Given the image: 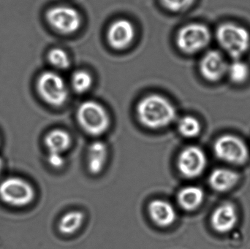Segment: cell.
Wrapping results in <instances>:
<instances>
[{
	"instance_id": "cell-24",
	"label": "cell",
	"mask_w": 250,
	"mask_h": 249,
	"mask_svg": "<svg viewBox=\"0 0 250 249\" xmlns=\"http://www.w3.org/2000/svg\"><path fill=\"white\" fill-rule=\"evenodd\" d=\"M47 161L48 165L55 169H60L64 165V156L61 153H48Z\"/></svg>"
},
{
	"instance_id": "cell-12",
	"label": "cell",
	"mask_w": 250,
	"mask_h": 249,
	"mask_svg": "<svg viewBox=\"0 0 250 249\" xmlns=\"http://www.w3.org/2000/svg\"><path fill=\"white\" fill-rule=\"evenodd\" d=\"M148 213L151 220L160 228L171 226L177 218L176 210L172 204L159 199L150 202Z\"/></svg>"
},
{
	"instance_id": "cell-23",
	"label": "cell",
	"mask_w": 250,
	"mask_h": 249,
	"mask_svg": "<svg viewBox=\"0 0 250 249\" xmlns=\"http://www.w3.org/2000/svg\"><path fill=\"white\" fill-rule=\"evenodd\" d=\"M195 0H160L163 7L171 12H181L188 10Z\"/></svg>"
},
{
	"instance_id": "cell-10",
	"label": "cell",
	"mask_w": 250,
	"mask_h": 249,
	"mask_svg": "<svg viewBox=\"0 0 250 249\" xmlns=\"http://www.w3.org/2000/svg\"><path fill=\"white\" fill-rule=\"evenodd\" d=\"M229 62L223 53L211 50L204 54L199 63L201 76L208 82H218L227 73Z\"/></svg>"
},
{
	"instance_id": "cell-9",
	"label": "cell",
	"mask_w": 250,
	"mask_h": 249,
	"mask_svg": "<svg viewBox=\"0 0 250 249\" xmlns=\"http://www.w3.org/2000/svg\"><path fill=\"white\" fill-rule=\"evenodd\" d=\"M207 159L202 149L197 146L185 148L177 160L179 172L183 176L194 178L202 174L207 167Z\"/></svg>"
},
{
	"instance_id": "cell-3",
	"label": "cell",
	"mask_w": 250,
	"mask_h": 249,
	"mask_svg": "<svg viewBox=\"0 0 250 249\" xmlns=\"http://www.w3.org/2000/svg\"><path fill=\"white\" fill-rule=\"evenodd\" d=\"M76 118L82 130L95 137L106 133L111 124V118L106 110L95 101L82 102L78 108Z\"/></svg>"
},
{
	"instance_id": "cell-1",
	"label": "cell",
	"mask_w": 250,
	"mask_h": 249,
	"mask_svg": "<svg viewBox=\"0 0 250 249\" xmlns=\"http://www.w3.org/2000/svg\"><path fill=\"white\" fill-rule=\"evenodd\" d=\"M139 122L150 130H160L171 124L176 118V110L169 99L152 94L143 97L136 107Z\"/></svg>"
},
{
	"instance_id": "cell-18",
	"label": "cell",
	"mask_w": 250,
	"mask_h": 249,
	"mask_svg": "<svg viewBox=\"0 0 250 249\" xmlns=\"http://www.w3.org/2000/svg\"><path fill=\"white\" fill-rule=\"evenodd\" d=\"M84 213L80 211H72L63 215L58 224L59 231L63 235H73L83 224Z\"/></svg>"
},
{
	"instance_id": "cell-20",
	"label": "cell",
	"mask_w": 250,
	"mask_h": 249,
	"mask_svg": "<svg viewBox=\"0 0 250 249\" xmlns=\"http://www.w3.org/2000/svg\"><path fill=\"white\" fill-rule=\"evenodd\" d=\"M93 84V77L86 70H78L71 77V85L73 90L78 94L87 92Z\"/></svg>"
},
{
	"instance_id": "cell-13",
	"label": "cell",
	"mask_w": 250,
	"mask_h": 249,
	"mask_svg": "<svg viewBox=\"0 0 250 249\" xmlns=\"http://www.w3.org/2000/svg\"><path fill=\"white\" fill-rule=\"evenodd\" d=\"M237 219L234 206L230 203H225L214 211L211 216V225L217 232L226 233L234 228Z\"/></svg>"
},
{
	"instance_id": "cell-16",
	"label": "cell",
	"mask_w": 250,
	"mask_h": 249,
	"mask_svg": "<svg viewBox=\"0 0 250 249\" xmlns=\"http://www.w3.org/2000/svg\"><path fill=\"white\" fill-rule=\"evenodd\" d=\"M239 177L234 171L225 168L214 170L209 176V184L211 188L220 192L229 191L233 188Z\"/></svg>"
},
{
	"instance_id": "cell-22",
	"label": "cell",
	"mask_w": 250,
	"mask_h": 249,
	"mask_svg": "<svg viewBox=\"0 0 250 249\" xmlns=\"http://www.w3.org/2000/svg\"><path fill=\"white\" fill-rule=\"evenodd\" d=\"M50 64L57 69L66 70L70 66V58L65 51L62 48H54L48 54Z\"/></svg>"
},
{
	"instance_id": "cell-15",
	"label": "cell",
	"mask_w": 250,
	"mask_h": 249,
	"mask_svg": "<svg viewBox=\"0 0 250 249\" xmlns=\"http://www.w3.org/2000/svg\"><path fill=\"white\" fill-rule=\"evenodd\" d=\"M44 144L48 153L62 154L70 149L72 138L70 134L62 129H55L47 133L44 137Z\"/></svg>"
},
{
	"instance_id": "cell-8",
	"label": "cell",
	"mask_w": 250,
	"mask_h": 249,
	"mask_svg": "<svg viewBox=\"0 0 250 249\" xmlns=\"http://www.w3.org/2000/svg\"><path fill=\"white\" fill-rule=\"evenodd\" d=\"M216 156L225 162L234 165L245 163L248 159V149L239 137L230 134L219 137L214 145Z\"/></svg>"
},
{
	"instance_id": "cell-19",
	"label": "cell",
	"mask_w": 250,
	"mask_h": 249,
	"mask_svg": "<svg viewBox=\"0 0 250 249\" xmlns=\"http://www.w3.org/2000/svg\"><path fill=\"white\" fill-rule=\"evenodd\" d=\"M226 76L235 84H243L248 81L250 76L249 64L242 58L233 59L229 63Z\"/></svg>"
},
{
	"instance_id": "cell-5",
	"label": "cell",
	"mask_w": 250,
	"mask_h": 249,
	"mask_svg": "<svg viewBox=\"0 0 250 249\" xmlns=\"http://www.w3.org/2000/svg\"><path fill=\"white\" fill-rule=\"evenodd\" d=\"M211 40L209 28L201 23L185 25L179 29L176 38L178 48L186 54H195L204 51Z\"/></svg>"
},
{
	"instance_id": "cell-14",
	"label": "cell",
	"mask_w": 250,
	"mask_h": 249,
	"mask_svg": "<svg viewBox=\"0 0 250 249\" xmlns=\"http://www.w3.org/2000/svg\"><path fill=\"white\" fill-rule=\"evenodd\" d=\"M108 148L102 141L91 143L87 152V167L92 175L102 172L108 159Z\"/></svg>"
},
{
	"instance_id": "cell-6",
	"label": "cell",
	"mask_w": 250,
	"mask_h": 249,
	"mask_svg": "<svg viewBox=\"0 0 250 249\" xmlns=\"http://www.w3.org/2000/svg\"><path fill=\"white\" fill-rule=\"evenodd\" d=\"M37 90L41 99L51 106H62L68 99V89L65 82L54 72H44L39 76Z\"/></svg>"
},
{
	"instance_id": "cell-11",
	"label": "cell",
	"mask_w": 250,
	"mask_h": 249,
	"mask_svg": "<svg viewBox=\"0 0 250 249\" xmlns=\"http://www.w3.org/2000/svg\"><path fill=\"white\" fill-rule=\"evenodd\" d=\"M135 36L133 23L127 19L114 20L107 31V41L111 48L123 50L129 47Z\"/></svg>"
},
{
	"instance_id": "cell-21",
	"label": "cell",
	"mask_w": 250,
	"mask_h": 249,
	"mask_svg": "<svg viewBox=\"0 0 250 249\" xmlns=\"http://www.w3.org/2000/svg\"><path fill=\"white\" fill-rule=\"evenodd\" d=\"M201 124L195 117L186 115L179 120L178 130L184 137L192 138L198 135L201 130Z\"/></svg>"
},
{
	"instance_id": "cell-7",
	"label": "cell",
	"mask_w": 250,
	"mask_h": 249,
	"mask_svg": "<svg viewBox=\"0 0 250 249\" xmlns=\"http://www.w3.org/2000/svg\"><path fill=\"white\" fill-rule=\"evenodd\" d=\"M45 19L56 32L63 35L76 33L82 24L80 13L73 7L60 5L51 7L47 11Z\"/></svg>"
},
{
	"instance_id": "cell-25",
	"label": "cell",
	"mask_w": 250,
	"mask_h": 249,
	"mask_svg": "<svg viewBox=\"0 0 250 249\" xmlns=\"http://www.w3.org/2000/svg\"><path fill=\"white\" fill-rule=\"evenodd\" d=\"M4 162L2 158L0 156V178L1 177V175H2L3 171H4Z\"/></svg>"
},
{
	"instance_id": "cell-4",
	"label": "cell",
	"mask_w": 250,
	"mask_h": 249,
	"mask_svg": "<svg viewBox=\"0 0 250 249\" xmlns=\"http://www.w3.org/2000/svg\"><path fill=\"white\" fill-rule=\"evenodd\" d=\"M33 186L21 177L12 176L0 181V200L7 206L23 208L35 200Z\"/></svg>"
},
{
	"instance_id": "cell-2",
	"label": "cell",
	"mask_w": 250,
	"mask_h": 249,
	"mask_svg": "<svg viewBox=\"0 0 250 249\" xmlns=\"http://www.w3.org/2000/svg\"><path fill=\"white\" fill-rule=\"evenodd\" d=\"M216 40L219 46L233 59L242 58L250 48V32L235 22H224L217 26Z\"/></svg>"
},
{
	"instance_id": "cell-17",
	"label": "cell",
	"mask_w": 250,
	"mask_h": 249,
	"mask_svg": "<svg viewBox=\"0 0 250 249\" xmlns=\"http://www.w3.org/2000/svg\"><path fill=\"white\" fill-rule=\"evenodd\" d=\"M204 192L195 186H189L182 189L177 195L179 206L188 211H192L198 209L204 201Z\"/></svg>"
}]
</instances>
